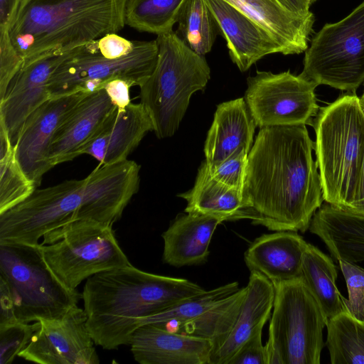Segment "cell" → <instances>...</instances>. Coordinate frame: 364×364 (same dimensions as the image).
Masks as SVG:
<instances>
[{
  "instance_id": "6da1fadb",
  "label": "cell",
  "mask_w": 364,
  "mask_h": 364,
  "mask_svg": "<svg viewBox=\"0 0 364 364\" xmlns=\"http://www.w3.org/2000/svg\"><path fill=\"white\" fill-rule=\"evenodd\" d=\"M305 124L261 127L247 156L239 220L305 232L324 200Z\"/></svg>"
},
{
  "instance_id": "7a4b0ae2",
  "label": "cell",
  "mask_w": 364,
  "mask_h": 364,
  "mask_svg": "<svg viewBox=\"0 0 364 364\" xmlns=\"http://www.w3.org/2000/svg\"><path fill=\"white\" fill-rule=\"evenodd\" d=\"M182 278L155 274L132 264L89 277L82 299L86 326L95 344L106 350L129 345L144 321L205 292Z\"/></svg>"
},
{
  "instance_id": "3957f363",
  "label": "cell",
  "mask_w": 364,
  "mask_h": 364,
  "mask_svg": "<svg viewBox=\"0 0 364 364\" xmlns=\"http://www.w3.org/2000/svg\"><path fill=\"white\" fill-rule=\"evenodd\" d=\"M128 0H22L8 28L23 66L121 31Z\"/></svg>"
},
{
  "instance_id": "277c9868",
  "label": "cell",
  "mask_w": 364,
  "mask_h": 364,
  "mask_svg": "<svg viewBox=\"0 0 364 364\" xmlns=\"http://www.w3.org/2000/svg\"><path fill=\"white\" fill-rule=\"evenodd\" d=\"M311 125L326 203L346 210L354 196L364 156V113L360 98L344 95L320 107Z\"/></svg>"
},
{
  "instance_id": "5b68a950",
  "label": "cell",
  "mask_w": 364,
  "mask_h": 364,
  "mask_svg": "<svg viewBox=\"0 0 364 364\" xmlns=\"http://www.w3.org/2000/svg\"><path fill=\"white\" fill-rule=\"evenodd\" d=\"M159 52L151 75L139 87L140 103L159 139L173 136L192 95L205 89L210 70L204 55L191 50L171 31L157 36Z\"/></svg>"
},
{
  "instance_id": "8992f818",
  "label": "cell",
  "mask_w": 364,
  "mask_h": 364,
  "mask_svg": "<svg viewBox=\"0 0 364 364\" xmlns=\"http://www.w3.org/2000/svg\"><path fill=\"white\" fill-rule=\"evenodd\" d=\"M267 364H319L327 319L301 277L273 284Z\"/></svg>"
},
{
  "instance_id": "52a82bcc",
  "label": "cell",
  "mask_w": 364,
  "mask_h": 364,
  "mask_svg": "<svg viewBox=\"0 0 364 364\" xmlns=\"http://www.w3.org/2000/svg\"><path fill=\"white\" fill-rule=\"evenodd\" d=\"M0 277L8 283L18 321L62 318L82 293L65 288L46 264L41 243L0 242Z\"/></svg>"
},
{
  "instance_id": "ba28073f",
  "label": "cell",
  "mask_w": 364,
  "mask_h": 364,
  "mask_svg": "<svg viewBox=\"0 0 364 364\" xmlns=\"http://www.w3.org/2000/svg\"><path fill=\"white\" fill-rule=\"evenodd\" d=\"M44 260L68 289L77 287L101 272L130 264L115 237L112 225L77 220L43 237Z\"/></svg>"
},
{
  "instance_id": "9c48e42d",
  "label": "cell",
  "mask_w": 364,
  "mask_h": 364,
  "mask_svg": "<svg viewBox=\"0 0 364 364\" xmlns=\"http://www.w3.org/2000/svg\"><path fill=\"white\" fill-rule=\"evenodd\" d=\"M156 40L135 41L133 50L117 59L99 51L96 40L75 49L53 72L48 83L50 98L84 92H92L114 79L140 87L152 73L157 61Z\"/></svg>"
},
{
  "instance_id": "30bf717a",
  "label": "cell",
  "mask_w": 364,
  "mask_h": 364,
  "mask_svg": "<svg viewBox=\"0 0 364 364\" xmlns=\"http://www.w3.org/2000/svg\"><path fill=\"white\" fill-rule=\"evenodd\" d=\"M301 75L318 85L355 92L364 82V1L314 36Z\"/></svg>"
},
{
  "instance_id": "8fae6325",
  "label": "cell",
  "mask_w": 364,
  "mask_h": 364,
  "mask_svg": "<svg viewBox=\"0 0 364 364\" xmlns=\"http://www.w3.org/2000/svg\"><path fill=\"white\" fill-rule=\"evenodd\" d=\"M86 178L36 189L0 214V242L38 245L44 235L80 220L87 205Z\"/></svg>"
},
{
  "instance_id": "7c38bea8",
  "label": "cell",
  "mask_w": 364,
  "mask_h": 364,
  "mask_svg": "<svg viewBox=\"0 0 364 364\" xmlns=\"http://www.w3.org/2000/svg\"><path fill=\"white\" fill-rule=\"evenodd\" d=\"M247 82L244 98L259 128L311 124L320 108L314 92L318 85L301 74L257 71Z\"/></svg>"
},
{
  "instance_id": "4fadbf2b",
  "label": "cell",
  "mask_w": 364,
  "mask_h": 364,
  "mask_svg": "<svg viewBox=\"0 0 364 364\" xmlns=\"http://www.w3.org/2000/svg\"><path fill=\"white\" fill-rule=\"evenodd\" d=\"M77 306L62 318L38 321L39 326L18 357L40 364H98L100 359Z\"/></svg>"
},
{
  "instance_id": "5bb4252c",
  "label": "cell",
  "mask_w": 364,
  "mask_h": 364,
  "mask_svg": "<svg viewBox=\"0 0 364 364\" xmlns=\"http://www.w3.org/2000/svg\"><path fill=\"white\" fill-rule=\"evenodd\" d=\"M88 93L90 92H80L50 98L26 119L14 146L19 164L36 188L43 175L53 168L49 154L55 132Z\"/></svg>"
},
{
  "instance_id": "9a60e30c",
  "label": "cell",
  "mask_w": 364,
  "mask_h": 364,
  "mask_svg": "<svg viewBox=\"0 0 364 364\" xmlns=\"http://www.w3.org/2000/svg\"><path fill=\"white\" fill-rule=\"evenodd\" d=\"M73 50L48 55L22 66L11 80L0 101V123L5 127L14 145L27 117L50 99V77Z\"/></svg>"
},
{
  "instance_id": "2e32d148",
  "label": "cell",
  "mask_w": 364,
  "mask_h": 364,
  "mask_svg": "<svg viewBox=\"0 0 364 364\" xmlns=\"http://www.w3.org/2000/svg\"><path fill=\"white\" fill-rule=\"evenodd\" d=\"M151 131H154L152 120L141 103L131 102L124 109L115 106L78 154L90 155L101 165L122 161Z\"/></svg>"
},
{
  "instance_id": "e0dca14e",
  "label": "cell",
  "mask_w": 364,
  "mask_h": 364,
  "mask_svg": "<svg viewBox=\"0 0 364 364\" xmlns=\"http://www.w3.org/2000/svg\"><path fill=\"white\" fill-rule=\"evenodd\" d=\"M129 345L134 360L141 364H209L213 350L209 339L153 323L139 327Z\"/></svg>"
},
{
  "instance_id": "ac0fdd59",
  "label": "cell",
  "mask_w": 364,
  "mask_h": 364,
  "mask_svg": "<svg viewBox=\"0 0 364 364\" xmlns=\"http://www.w3.org/2000/svg\"><path fill=\"white\" fill-rule=\"evenodd\" d=\"M226 40L232 61L245 72L267 55L282 53L274 39L261 26L225 0H204Z\"/></svg>"
},
{
  "instance_id": "d6986e66",
  "label": "cell",
  "mask_w": 364,
  "mask_h": 364,
  "mask_svg": "<svg viewBox=\"0 0 364 364\" xmlns=\"http://www.w3.org/2000/svg\"><path fill=\"white\" fill-rule=\"evenodd\" d=\"M265 30L279 44L282 54L305 52L313 32L314 15L296 14L279 0H225Z\"/></svg>"
},
{
  "instance_id": "ffe728a7",
  "label": "cell",
  "mask_w": 364,
  "mask_h": 364,
  "mask_svg": "<svg viewBox=\"0 0 364 364\" xmlns=\"http://www.w3.org/2000/svg\"><path fill=\"white\" fill-rule=\"evenodd\" d=\"M247 292L235 323L220 344L214 348L209 364H228L232 356L270 318L274 287L263 274L250 272Z\"/></svg>"
},
{
  "instance_id": "44dd1931",
  "label": "cell",
  "mask_w": 364,
  "mask_h": 364,
  "mask_svg": "<svg viewBox=\"0 0 364 364\" xmlns=\"http://www.w3.org/2000/svg\"><path fill=\"white\" fill-rule=\"evenodd\" d=\"M308 243L294 231H276L256 238L244 255L250 272L264 275L272 284L301 277Z\"/></svg>"
},
{
  "instance_id": "7402d4cb",
  "label": "cell",
  "mask_w": 364,
  "mask_h": 364,
  "mask_svg": "<svg viewBox=\"0 0 364 364\" xmlns=\"http://www.w3.org/2000/svg\"><path fill=\"white\" fill-rule=\"evenodd\" d=\"M114 107L104 88L88 93L80 101L53 139L49 154L52 166L78 156L80 148Z\"/></svg>"
},
{
  "instance_id": "603a6c76",
  "label": "cell",
  "mask_w": 364,
  "mask_h": 364,
  "mask_svg": "<svg viewBox=\"0 0 364 364\" xmlns=\"http://www.w3.org/2000/svg\"><path fill=\"white\" fill-rule=\"evenodd\" d=\"M256 127L245 98L218 105L204 146L208 167L220 164L237 150L250 152Z\"/></svg>"
},
{
  "instance_id": "cb8c5ba5",
  "label": "cell",
  "mask_w": 364,
  "mask_h": 364,
  "mask_svg": "<svg viewBox=\"0 0 364 364\" xmlns=\"http://www.w3.org/2000/svg\"><path fill=\"white\" fill-rule=\"evenodd\" d=\"M178 215L163 232V262L181 267L205 262L209 245L222 221L213 216L195 213Z\"/></svg>"
},
{
  "instance_id": "d4e9b609",
  "label": "cell",
  "mask_w": 364,
  "mask_h": 364,
  "mask_svg": "<svg viewBox=\"0 0 364 364\" xmlns=\"http://www.w3.org/2000/svg\"><path fill=\"white\" fill-rule=\"evenodd\" d=\"M309 229L324 242L337 262L364 261V218L326 203L314 213Z\"/></svg>"
},
{
  "instance_id": "484cf974",
  "label": "cell",
  "mask_w": 364,
  "mask_h": 364,
  "mask_svg": "<svg viewBox=\"0 0 364 364\" xmlns=\"http://www.w3.org/2000/svg\"><path fill=\"white\" fill-rule=\"evenodd\" d=\"M178 196L187 201L186 213L213 216L222 222L238 220L243 208L242 192L213 178L205 160L198 168L194 186Z\"/></svg>"
},
{
  "instance_id": "4316f807",
  "label": "cell",
  "mask_w": 364,
  "mask_h": 364,
  "mask_svg": "<svg viewBox=\"0 0 364 364\" xmlns=\"http://www.w3.org/2000/svg\"><path fill=\"white\" fill-rule=\"evenodd\" d=\"M337 269L331 257L308 243L302 257L301 277L328 320L346 310L336 281Z\"/></svg>"
},
{
  "instance_id": "83f0119b",
  "label": "cell",
  "mask_w": 364,
  "mask_h": 364,
  "mask_svg": "<svg viewBox=\"0 0 364 364\" xmlns=\"http://www.w3.org/2000/svg\"><path fill=\"white\" fill-rule=\"evenodd\" d=\"M239 289L238 282L220 286L187 299L159 314L147 318L143 323H153L168 331L183 333L208 311Z\"/></svg>"
},
{
  "instance_id": "f1b7e54d",
  "label": "cell",
  "mask_w": 364,
  "mask_h": 364,
  "mask_svg": "<svg viewBox=\"0 0 364 364\" xmlns=\"http://www.w3.org/2000/svg\"><path fill=\"white\" fill-rule=\"evenodd\" d=\"M326 327L332 364H364V321L346 309L328 320Z\"/></svg>"
},
{
  "instance_id": "f546056e",
  "label": "cell",
  "mask_w": 364,
  "mask_h": 364,
  "mask_svg": "<svg viewBox=\"0 0 364 364\" xmlns=\"http://www.w3.org/2000/svg\"><path fill=\"white\" fill-rule=\"evenodd\" d=\"M36 189L18 162L7 130L0 123V214L25 200Z\"/></svg>"
},
{
  "instance_id": "4dcf8cb0",
  "label": "cell",
  "mask_w": 364,
  "mask_h": 364,
  "mask_svg": "<svg viewBox=\"0 0 364 364\" xmlns=\"http://www.w3.org/2000/svg\"><path fill=\"white\" fill-rule=\"evenodd\" d=\"M188 0H128L125 23L141 32L160 35L173 31Z\"/></svg>"
},
{
  "instance_id": "1f68e13d",
  "label": "cell",
  "mask_w": 364,
  "mask_h": 364,
  "mask_svg": "<svg viewBox=\"0 0 364 364\" xmlns=\"http://www.w3.org/2000/svg\"><path fill=\"white\" fill-rule=\"evenodd\" d=\"M178 24L176 34L191 50L201 55L211 50L218 26L204 0H188Z\"/></svg>"
},
{
  "instance_id": "d6a6232c",
  "label": "cell",
  "mask_w": 364,
  "mask_h": 364,
  "mask_svg": "<svg viewBox=\"0 0 364 364\" xmlns=\"http://www.w3.org/2000/svg\"><path fill=\"white\" fill-rule=\"evenodd\" d=\"M39 322H18L0 327V364L11 363L27 346Z\"/></svg>"
},
{
  "instance_id": "836d02e7",
  "label": "cell",
  "mask_w": 364,
  "mask_h": 364,
  "mask_svg": "<svg viewBox=\"0 0 364 364\" xmlns=\"http://www.w3.org/2000/svg\"><path fill=\"white\" fill-rule=\"evenodd\" d=\"M348 292L342 300L346 309L357 319L364 321V269L355 263L338 261Z\"/></svg>"
},
{
  "instance_id": "e575fe53",
  "label": "cell",
  "mask_w": 364,
  "mask_h": 364,
  "mask_svg": "<svg viewBox=\"0 0 364 364\" xmlns=\"http://www.w3.org/2000/svg\"><path fill=\"white\" fill-rule=\"evenodd\" d=\"M248 154L249 152L242 149L235 151L220 164L213 167L208 166L211 176L219 182L242 192Z\"/></svg>"
},
{
  "instance_id": "d590c367",
  "label": "cell",
  "mask_w": 364,
  "mask_h": 364,
  "mask_svg": "<svg viewBox=\"0 0 364 364\" xmlns=\"http://www.w3.org/2000/svg\"><path fill=\"white\" fill-rule=\"evenodd\" d=\"M23 64L22 58L11 42L8 30L0 28V101Z\"/></svg>"
},
{
  "instance_id": "8d00e7d4",
  "label": "cell",
  "mask_w": 364,
  "mask_h": 364,
  "mask_svg": "<svg viewBox=\"0 0 364 364\" xmlns=\"http://www.w3.org/2000/svg\"><path fill=\"white\" fill-rule=\"evenodd\" d=\"M228 364H267V350L262 341V331L257 332L246 341Z\"/></svg>"
},
{
  "instance_id": "74e56055",
  "label": "cell",
  "mask_w": 364,
  "mask_h": 364,
  "mask_svg": "<svg viewBox=\"0 0 364 364\" xmlns=\"http://www.w3.org/2000/svg\"><path fill=\"white\" fill-rule=\"evenodd\" d=\"M100 53L109 59H117L129 54L135 41H129L115 33H108L96 40Z\"/></svg>"
},
{
  "instance_id": "f35d334b",
  "label": "cell",
  "mask_w": 364,
  "mask_h": 364,
  "mask_svg": "<svg viewBox=\"0 0 364 364\" xmlns=\"http://www.w3.org/2000/svg\"><path fill=\"white\" fill-rule=\"evenodd\" d=\"M20 322L18 321L9 286L0 277V327Z\"/></svg>"
},
{
  "instance_id": "ab89813d",
  "label": "cell",
  "mask_w": 364,
  "mask_h": 364,
  "mask_svg": "<svg viewBox=\"0 0 364 364\" xmlns=\"http://www.w3.org/2000/svg\"><path fill=\"white\" fill-rule=\"evenodd\" d=\"M132 86L122 79H114L107 82L104 89L112 102L119 109H124L131 103L129 88Z\"/></svg>"
},
{
  "instance_id": "60d3db41",
  "label": "cell",
  "mask_w": 364,
  "mask_h": 364,
  "mask_svg": "<svg viewBox=\"0 0 364 364\" xmlns=\"http://www.w3.org/2000/svg\"><path fill=\"white\" fill-rule=\"evenodd\" d=\"M22 0H0V28L8 30Z\"/></svg>"
},
{
  "instance_id": "b9f144b4",
  "label": "cell",
  "mask_w": 364,
  "mask_h": 364,
  "mask_svg": "<svg viewBox=\"0 0 364 364\" xmlns=\"http://www.w3.org/2000/svg\"><path fill=\"white\" fill-rule=\"evenodd\" d=\"M364 201V156L359 171L353 199L345 212L350 213L357 205Z\"/></svg>"
},
{
  "instance_id": "7bdbcfd3",
  "label": "cell",
  "mask_w": 364,
  "mask_h": 364,
  "mask_svg": "<svg viewBox=\"0 0 364 364\" xmlns=\"http://www.w3.org/2000/svg\"><path fill=\"white\" fill-rule=\"evenodd\" d=\"M286 8L292 12L306 16L311 13L309 7L311 2L309 0H279Z\"/></svg>"
},
{
  "instance_id": "ee69618b",
  "label": "cell",
  "mask_w": 364,
  "mask_h": 364,
  "mask_svg": "<svg viewBox=\"0 0 364 364\" xmlns=\"http://www.w3.org/2000/svg\"><path fill=\"white\" fill-rule=\"evenodd\" d=\"M349 213L364 218V201H363L361 203L357 205Z\"/></svg>"
},
{
  "instance_id": "f6af8a7d",
  "label": "cell",
  "mask_w": 364,
  "mask_h": 364,
  "mask_svg": "<svg viewBox=\"0 0 364 364\" xmlns=\"http://www.w3.org/2000/svg\"><path fill=\"white\" fill-rule=\"evenodd\" d=\"M360 104L361 108L363 109V112L364 113V92L360 98Z\"/></svg>"
},
{
  "instance_id": "bcb514c9",
  "label": "cell",
  "mask_w": 364,
  "mask_h": 364,
  "mask_svg": "<svg viewBox=\"0 0 364 364\" xmlns=\"http://www.w3.org/2000/svg\"><path fill=\"white\" fill-rule=\"evenodd\" d=\"M316 0H309V1L311 2V4H313L314 2H315Z\"/></svg>"
}]
</instances>
